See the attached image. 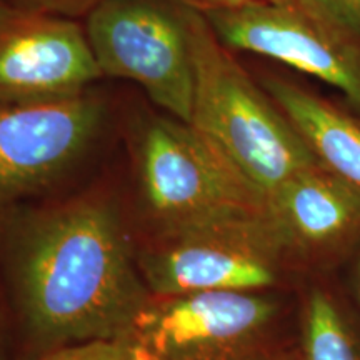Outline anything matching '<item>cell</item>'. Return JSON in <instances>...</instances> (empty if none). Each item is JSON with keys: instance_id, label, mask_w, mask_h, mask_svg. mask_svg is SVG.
<instances>
[{"instance_id": "cell-3", "label": "cell", "mask_w": 360, "mask_h": 360, "mask_svg": "<svg viewBox=\"0 0 360 360\" xmlns=\"http://www.w3.org/2000/svg\"><path fill=\"white\" fill-rule=\"evenodd\" d=\"M289 257L265 207L160 232L139 269L152 295L265 292L278 282Z\"/></svg>"}, {"instance_id": "cell-14", "label": "cell", "mask_w": 360, "mask_h": 360, "mask_svg": "<svg viewBox=\"0 0 360 360\" xmlns=\"http://www.w3.org/2000/svg\"><path fill=\"white\" fill-rule=\"evenodd\" d=\"M44 360H139V355L125 337H115L72 344Z\"/></svg>"}, {"instance_id": "cell-5", "label": "cell", "mask_w": 360, "mask_h": 360, "mask_svg": "<svg viewBox=\"0 0 360 360\" xmlns=\"http://www.w3.org/2000/svg\"><path fill=\"white\" fill-rule=\"evenodd\" d=\"M278 310L265 292L152 295L122 337L139 360H274Z\"/></svg>"}, {"instance_id": "cell-9", "label": "cell", "mask_w": 360, "mask_h": 360, "mask_svg": "<svg viewBox=\"0 0 360 360\" xmlns=\"http://www.w3.org/2000/svg\"><path fill=\"white\" fill-rule=\"evenodd\" d=\"M103 105L89 94L42 103H0V214L39 192L87 148Z\"/></svg>"}, {"instance_id": "cell-13", "label": "cell", "mask_w": 360, "mask_h": 360, "mask_svg": "<svg viewBox=\"0 0 360 360\" xmlns=\"http://www.w3.org/2000/svg\"><path fill=\"white\" fill-rule=\"evenodd\" d=\"M305 13L360 49V0H294Z\"/></svg>"}, {"instance_id": "cell-6", "label": "cell", "mask_w": 360, "mask_h": 360, "mask_svg": "<svg viewBox=\"0 0 360 360\" xmlns=\"http://www.w3.org/2000/svg\"><path fill=\"white\" fill-rule=\"evenodd\" d=\"M85 34L102 75L132 80L191 122L193 64L180 0H105L87 15Z\"/></svg>"}, {"instance_id": "cell-7", "label": "cell", "mask_w": 360, "mask_h": 360, "mask_svg": "<svg viewBox=\"0 0 360 360\" xmlns=\"http://www.w3.org/2000/svg\"><path fill=\"white\" fill-rule=\"evenodd\" d=\"M199 8L225 47L312 75L339 90L360 114V49L312 19L294 0Z\"/></svg>"}, {"instance_id": "cell-10", "label": "cell", "mask_w": 360, "mask_h": 360, "mask_svg": "<svg viewBox=\"0 0 360 360\" xmlns=\"http://www.w3.org/2000/svg\"><path fill=\"white\" fill-rule=\"evenodd\" d=\"M265 207L290 257H332L360 237V192L322 167L287 180Z\"/></svg>"}, {"instance_id": "cell-12", "label": "cell", "mask_w": 360, "mask_h": 360, "mask_svg": "<svg viewBox=\"0 0 360 360\" xmlns=\"http://www.w3.org/2000/svg\"><path fill=\"white\" fill-rule=\"evenodd\" d=\"M300 360H360L354 332L334 299L321 289L310 292L304 305Z\"/></svg>"}, {"instance_id": "cell-8", "label": "cell", "mask_w": 360, "mask_h": 360, "mask_svg": "<svg viewBox=\"0 0 360 360\" xmlns=\"http://www.w3.org/2000/svg\"><path fill=\"white\" fill-rule=\"evenodd\" d=\"M101 77L85 29L0 0V103L64 101L87 94Z\"/></svg>"}, {"instance_id": "cell-16", "label": "cell", "mask_w": 360, "mask_h": 360, "mask_svg": "<svg viewBox=\"0 0 360 360\" xmlns=\"http://www.w3.org/2000/svg\"><path fill=\"white\" fill-rule=\"evenodd\" d=\"M195 6L199 7H237L244 4L254 2V0H195Z\"/></svg>"}, {"instance_id": "cell-15", "label": "cell", "mask_w": 360, "mask_h": 360, "mask_svg": "<svg viewBox=\"0 0 360 360\" xmlns=\"http://www.w3.org/2000/svg\"><path fill=\"white\" fill-rule=\"evenodd\" d=\"M11 2L27 8H34V11L70 19L75 15H89L94 8L105 0H11Z\"/></svg>"}, {"instance_id": "cell-1", "label": "cell", "mask_w": 360, "mask_h": 360, "mask_svg": "<svg viewBox=\"0 0 360 360\" xmlns=\"http://www.w3.org/2000/svg\"><path fill=\"white\" fill-rule=\"evenodd\" d=\"M17 272L30 326L53 344L122 337L152 297L119 215L101 199L40 215L22 242Z\"/></svg>"}, {"instance_id": "cell-2", "label": "cell", "mask_w": 360, "mask_h": 360, "mask_svg": "<svg viewBox=\"0 0 360 360\" xmlns=\"http://www.w3.org/2000/svg\"><path fill=\"white\" fill-rule=\"evenodd\" d=\"M191 39V124L264 200L282 184L321 167L294 125L220 42L199 6L180 0Z\"/></svg>"}, {"instance_id": "cell-18", "label": "cell", "mask_w": 360, "mask_h": 360, "mask_svg": "<svg viewBox=\"0 0 360 360\" xmlns=\"http://www.w3.org/2000/svg\"><path fill=\"white\" fill-rule=\"evenodd\" d=\"M274 360H300V359L295 357V355H292V357H281V359H274Z\"/></svg>"}, {"instance_id": "cell-4", "label": "cell", "mask_w": 360, "mask_h": 360, "mask_svg": "<svg viewBox=\"0 0 360 360\" xmlns=\"http://www.w3.org/2000/svg\"><path fill=\"white\" fill-rule=\"evenodd\" d=\"M141 186L160 232L265 209L260 193L191 124L154 119L139 143Z\"/></svg>"}, {"instance_id": "cell-11", "label": "cell", "mask_w": 360, "mask_h": 360, "mask_svg": "<svg viewBox=\"0 0 360 360\" xmlns=\"http://www.w3.org/2000/svg\"><path fill=\"white\" fill-rule=\"evenodd\" d=\"M264 85L319 165L360 192V119L287 80L267 77Z\"/></svg>"}, {"instance_id": "cell-17", "label": "cell", "mask_w": 360, "mask_h": 360, "mask_svg": "<svg viewBox=\"0 0 360 360\" xmlns=\"http://www.w3.org/2000/svg\"><path fill=\"white\" fill-rule=\"evenodd\" d=\"M355 283H357V292L360 297V257L357 260V265H355Z\"/></svg>"}]
</instances>
